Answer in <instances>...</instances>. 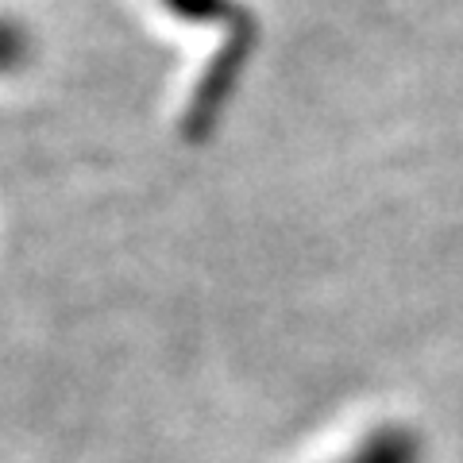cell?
I'll return each mask as SVG.
<instances>
[{"instance_id":"cell-2","label":"cell","mask_w":463,"mask_h":463,"mask_svg":"<svg viewBox=\"0 0 463 463\" xmlns=\"http://www.w3.org/2000/svg\"><path fill=\"white\" fill-rule=\"evenodd\" d=\"M35 62V32L16 12L0 8V78H16Z\"/></svg>"},{"instance_id":"cell-3","label":"cell","mask_w":463,"mask_h":463,"mask_svg":"<svg viewBox=\"0 0 463 463\" xmlns=\"http://www.w3.org/2000/svg\"><path fill=\"white\" fill-rule=\"evenodd\" d=\"M163 5H166L178 20H190V24H201V20H224L228 12H232L228 0H163Z\"/></svg>"},{"instance_id":"cell-1","label":"cell","mask_w":463,"mask_h":463,"mask_svg":"<svg viewBox=\"0 0 463 463\" xmlns=\"http://www.w3.org/2000/svg\"><path fill=\"white\" fill-rule=\"evenodd\" d=\"M336 463H425V440L410 425H383Z\"/></svg>"}]
</instances>
